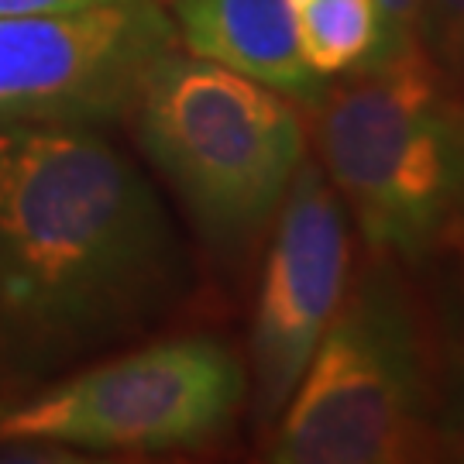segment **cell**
I'll return each instance as SVG.
<instances>
[{
    "label": "cell",
    "instance_id": "3",
    "mask_svg": "<svg viewBox=\"0 0 464 464\" xmlns=\"http://www.w3.org/2000/svg\"><path fill=\"white\" fill-rule=\"evenodd\" d=\"M131 117L145 155L214 241L262 231L306 159L285 93L179 49L151 69Z\"/></svg>",
    "mask_w": 464,
    "mask_h": 464
},
{
    "label": "cell",
    "instance_id": "10",
    "mask_svg": "<svg viewBox=\"0 0 464 464\" xmlns=\"http://www.w3.org/2000/svg\"><path fill=\"white\" fill-rule=\"evenodd\" d=\"M420 45L450 86H464V0H427Z\"/></svg>",
    "mask_w": 464,
    "mask_h": 464
},
{
    "label": "cell",
    "instance_id": "4",
    "mask_svg": "<svg viewBox=\"0 0 464 464\" xmlns=\"http://www.w3.org/2000/svg\"><path fill=\"white\" fill-rule=\"evenodd\" d=\"M285 402L268 444L279 464H399L440 444L416 320L379 279L344 293Z\"/></svg>",
    "mask_w": 464,
    "mask_h": 464
},
{
    "label": "cell",
    "instance_id": "2",
    "mask_svg": "<svg viewBox=\"0 0 464 464\" xmlns=\"http://www.w3.org/2000/svg\"><path fill=\"white\" fill-rule=\"evenodd\" d=\"M316 93L327 179L375 255L416 258L464 217V111L423 45Z\"/></svg>",
    "mask_w": 464,
    "mask_h": 464
},
{
    "label": "cell",
    "instance_id": "9",
    "mask_svg": "<svg viewBox=\"0 0 464 464\" xmlns=\"http://www.w3.org/2000/svg\"><path fill=\"white\" fill-rule=\"evenodd\" d=\"M289 14L299 55L320 80L358 69L379 38L372 0H289Z\"/></svg>",
    "mask_w": 464,
    "mask_h": 464
},
{
    "label": "cell",
    "instance_id": "11",
    "mask_svg": "<svg viewBox=\"0 0 464 464\" xmlns=\"http://www.w3.org/2000/svg\"><path fill=\"white\" fill-rule=\"evenodd\" d=\"M372 4H375V21H379V38L362 66L385 63L420 45V21H423L427 0H372Z\"/></svg>",
    "mask_w": 464,
    "mask_h": 464
},
{
    "label": "cell",
    "instance_id": "8",
    "mask_svg": "<svg viewBox=\"0 0 464 464\" xmlns=\"http://www.w3.org/2000/svg\"><path fill=\"white\" fill-rule=\"evenodd\" d=\"M179 49L285 97L314 100L320 76L303 63L289 0H172Z\"/></svg>",
    "mask_w": 464,
    "mask_h": 464
},
{
    "label": "cell",
    "instance_id": "1",
    "mask_svg": "<svg viewBox=\"0 0 464 464\" xmlns=\"http://www.w3.org/2000/svg\"><path fill=\"white\" fill-rule=\"evenodd\" d=\"M149 179L93 128L0 131V372L32 375L149 320L176 285Z\"/></svg>",
    "mask_w": 464,
    "mask_h": 464
},
{
    "label": "cell",
    "instance_id": "13",
    "mask_svg": "<svg viewBox=\"0 0 464 464\" xmlns=\"http://www.w3.org/2000/svg\"><path fill=\"white\" fill-rule=\"evenodd\" d=\"M111 4H131V0H0V17H14V14H72V11L111 7Z\"/></svg>",
    "mask_w": 464,
    "mask_h": 464
},
{
    "label": "cell",
    "instance_id": "6",
    "mask_svg": "<svg viewBox=\"0 0 464 464\" xmlns=\"http://www.w3.org/2000/svg\"><path fill=\"white\" fill-rule=\"evenodd\" d=\"M176 49L159 0L0 17V131L131 117L151 69Z\"/></svg>",
    "mask_w": 464,
    "mask_h": 464
},
{
    "label": "cell",
    "instance_id": "14",
    "mask_svg": "<svg viewBox=\"0 0 464 464\" xmlns=\"http://www.w3.org/2000/svg\"><path fill=\"white\" fill-rule=\"evenodd\" d=\"M454 231H458V245H461V251H464V217L458 220V227H454Z\"/></svg>",
    "mask_w": 464,
    "mask_h": 464
},
{
    "label": "cell",
    "instance_id": "7",
    "mask_svg": "<svg viewBox=\"0 0 464 464\" xmlns=\"http://www.w3.org/2000/svg\"><path fill=\"white\" fill-rule=\"evenodd\" d=\"M351 237L344 207L320 166L306 162L279 203L276 237L262 272L251 358L262 413L293 396L320 337L348 293Z\"/></svg>",
    "mask_w": 464,
    "mask_h": 464
},
{
    "label": "cell",
    "instance_id": "5",
    "mask_svg": "<svg viewBox=\"0 0 464 464\" xmlns=\"http://www.w3.org/2000/svg\"><path fill=\"white\" fill-rule=\"evenodd\" d=\"M245 372L214 337L159 341L0 410V440L83 450H176L214 437Z\"/></svg>",
    "mask_w": 464,
    "mask_h": 464
},
{
    "label": "cell",
    "instance_id": "12",
    "mask_svg": "<svg viewBox=\"0 0 464 464\" xmlns=\"http://www.w3.org/2000/svg\"><path fill=\"white\" fill-rule=\"evenodd\" d=\"M444 433L448 444L464 454V334L461 344L454 351L450 362V382H448V406H444Z\"/></svg>",
    "mask_w": 464,
    "mask_h": 464
}]
</instances>
